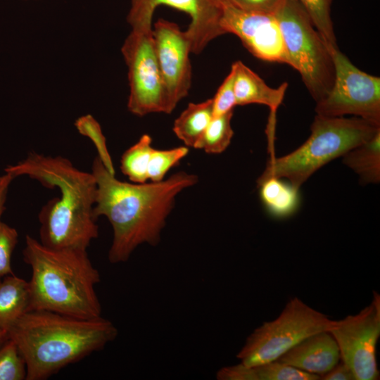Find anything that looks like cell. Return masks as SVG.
<instances>
[{
    "label": "cell",
    "instance_id": "cell-31",
    "mask_svg": "<svg viewBox=\"0 0 380 380\" xmlns=\"http://www.w3.org/2000/svg\"><path fill=\"white\" fill-rule=\"evenodd\" d=\"M15 178L13 175L8 172H5V174L0 176V218L5 210V202L8 186Z\"/></svg>",
    "mask_w": 380,
    "mask_h": 380
},
{
    "label": "cell",
    "instance_id": "cell-3",
    "mask_svg": "<svg viewBox=\"0 0 380 380\" xmlns=\"http://www.w3.org/2000/svg\"><path fill=\"white\" fill-rule=\"evenodd\" d=\"M26 365V380H44L115 339L118 329L102 317L81 319L30 310L8 330Z\"/></svg>",
    "mask_w": 380,
    "mask_h": 380
},
{
    "label": "cell",
    "instance_id": "cell-1",
    "mask_svg": "<svg viewBox=\"0 0 380 380\" xmlns=\"http://www.w3.org/2000/svg\"><path fill=\"white\" fill-rule=\"evenodd\" d=\"M91 173L96 182L94 217H106L113 231L108 251L113 264L127 261L143 243L157 245L177 196L198 181L195 175L182 171L157 182H122L98 157L93 161Z\"/></svg>",
    "mask_w": 380,
    "mask_h": 380
},
{
    "label": "cell",
    "instance_id": "cell-20",
    "mask_svg": "<svg viewBox=\"0 0 380 380\" xmlns=\"http://www.w3.org/2000/svg\"><path fill=\"white\" fill-rule=\"evenodd\" d=\"M343 163L359 176L362 184H376L380 180V131L371 139L350 150Z\"/></svg>",
    "mask_w": 380,
    "mask_h": 380
},
{
    "label": "cell",
    "instance_id": "cell-9",
    "mask_svg": "<svg viewBox=\"0 0 380 380\" xmlns=\"http://www.w3.org/2000/svg\"><path fill=\"white\" fill-rule=\"evenodd\" d=\"M121 51L128 69L127 108L134 115L170 113L154 49L152 28L132 29Z\"/></svg>",
    "mask_w": 380,
    "mask_h": 380
},
{
    "label": "cell",
    "instance_id": "cell-32",
    "mask_svg": "<svg viewBox=\"0 0 380 380\" xmlns=\"http://www.w3.org/2000/svg\"><path fill=\"white\" fill-rule=\"evenodd\" d=\"M8 338V333L6 330L0 329V346Z\"/></svg>",
    "mask_w": 380,
    "mask_h": 380
},
{
    "label": "cell",
    "instance_id": "cell-13",
    "mask_svg": "<svg viewBox=\"0 0 380 380\" xmlns=\"http://www.w3.org/2000/svg\"><path fill=\"white\" fill-rule=\"evenodd\" d=\"M166 5L188 14L186 30L191 41V53H200L215 38L225 34L220 26L221 8L213 0H131L127 22L132 29L152 28L156 8Z\"/></svg>",
    "mask_w": 380,
    "mask_h": 380
},
{
    "label": "cell",
    "instance_id": "cell-15",
    "mask_svg": "<svg viewBox=\"0 0 380 380\" xmlns=\"http://www.w3.org/2000/svg\"><path fill=\"white\" fill-rule=\"evenodd\" d=\"M234 74V94L236 106L252 103L262 104L276 113L281 104L288 83L284 82L277 88L268 86L255 72L240 61L231 67Z\"/></svg>",
    "mask_w": 380,
    "mask_h": 380
},
{
    "label": "cell",
    "instance_id": "cell-6",
    "mask_svg": "<svg viewBox=\"0 0 380 380\" xmlns=\"http://www.w3.org/2000/svg\"><path fill=\"white\" fill-rule=\"evenodd\" d=\"M274 14L280 27L288 65L299 72L318 103L329 94L334 82L331 53L297 0H281Z\"/></svg>",
    "mask_w": 380,
    "mask_h": 380
},
{
    "label": "cell",
    "instance_id": "cell-14",
    "mask_svg": "<svg viewBox=\"0 0 380 380\" xmlns=\"http://www.w3.org/2000/svg\"><path fill=\"white\" fill-rule=\"evenodd\" d=\"M340 360L336 341L329 331H324L305 338L277 360L321 377Z\"/></svg>",
    "mask_w": 380,
    "mask_h": 380
},
{
    "label": "cell",
    "instance_id": "cell-16",
    "mask_svg": "<svg viewBox=\"0 0 380 380\" xmlns=\"http://www.w3.org/2000/svg\"><path fill=\"white\" fill-rule=\"evenodd\" d=\"M216 377L220 380H318L319 375L310 374L278 360L246 366L241 363L221 368Z\"/></svg>",
    "mask_w": 380,
    "mask_h": 380
},
{
    "label": "cell",
    "instance_id": "cell-2",
    "mask_svg": "<svg viewBox=\"0 0 380 380\" xmlns=\"http://www.w3.org/2000/svg\"><path fill=\"white\" fill-rule=\"evenodd\" d=\"M4 171L15 177L27 175L44 186L59 189V196L43 205L38 215L42 244L52 248L87 249L98 237L93 215L96 182L91 172L77 169L64 157L34 152Z\"/></svg>",
    "mask_w": 380,
    "mask_h": 380
},
{
    "label": "cell",
    "instance_id": "cell-17",
    "mask_svg": "<svg viewBox=\"0 0 380 380\" xmlns=\"http://www.w3.org/2000/svg\"><path fill=\"white\" fill-rule=\"evenodd\" d=\"M29 283L14 274L0 279V329L7 330L30 311Z\"/></svg>",
    "mask_w": 380,
    "mask_h": 380
},
{
    "label": "cell",
    "instance_id": "cell-4",
    "mask_svg": "<svg viewBox=\"0 0 380 380\" xmlns=\"http://www.w3.org/2000/svg\"><path fill=\"white\" fill-rule=\"evenodd\" d=\"M23 255L32 270L30 311L47 310L81 319L101 317L95 291L101 275L87 249L52 248L27 235Z\"/></svg>",
    "mask_w": 380,
    "mask_h": 380
},
{
    "label": "cell",
    "instance_id": "cell-7",
    "mask_svg": "<svg viewBox=\"0 0 380 380\" xmlns=\"http://www.w3.org/2000/svg\"><path fill=\"white\" fill-rule=\"evenodd\" d=\"M334 323L300 298H291L277 318L264 322L247 337L236 357L249 367L277 360L305 338L329 331Z\"/></svg>",
    "mask_w": 380,
    "mask_h": 380
},
{
    "label": "cell",
    "instance_id": "cell-28",
    "mask_svg": "<svg viewBox=\"0 0 380 380\" xmlns=\"http://www.w3.org/2000/svg\"><path fill=\"white\" fill-rule=\"evenodd\" d=\"M234 84V74L231 69L217 89L215 95L212 98L213 117L232 112L236 106Z\"/></svg>",
    "mask_w": 380,
    "mask_h": 380
},
{
    "label": "cell",
    "instance_id": "cell-21",
    "mask_svg": "<svg viewBox=\"0 0 380 380\" xmlns=\"http://www.w3.org/2000/svg\"><path fill=\"white\" fill-rule=\"evenodd\" d=\"M153 149L151 137L143 134L122 155L120 170L133 183H144L148 179V167Z\"/></svg>",
    "mask_w": 380,
    "mask_h": 380
},
{
    "label": "cell",
    "instance_id": "cell-19",
    "mask_svg": "<svg viewBox=\"0 0 380 380\" xmlns=\"http://www.w3.org/2000/svg\"><path fill=\"white\" fill-rule=\"evenodd\" d=\"M260 198L267 211L277 217L292 215L299 204L298 188L280 178L272 177L258 183Z\"/></svg>",
    "mask_w": 380,
    "mask_h": 380
},
{
    "label": "cell",
    "instance_id": "cell-8",
    "mask_svg": "<svg viewBox=\"0 0 380 380\" xmlns=\"http://www.w3.org/2000/svg\"><path fill=\"white\" fill-rule=\"evenodd\" d=\"M331 53L334 82L329 94L316 103L317 115H353L380 126V77L358 69L339 49Z\"/></svg>",
    "mask_w": 380,
    "mask_h": 380
},
{
    "label": "cell",
    "instance_id": "cell-30",
    "mask_svg": "<svg viewBox=\"0 0 380 380\" xmlns=\"http://www.w3.org/2000/svg\"><path fill=\"white\" fill-rule=\"evenodd\" d=\"M323 380H355L348 366L342 361L338 362L330 371L321 376Z\"/></svg>",
    "mask_w": 380,
    "mask_h": 380
},
{
    "label": "cell",
    "instance_id": "cell-25",
    "mask_svg": "<svg viewBox=\"0 0 380 380\" xmlns=\"http://www.w3.org/2000/svg\"><path fill=\"white\" fill-rule=\"evenodd\" d=\"M25 360L16 344L8 338L0 346V380L26 379Z\"/></svg>",
    "mask_w": 380,
    "mask_h": 380
},
{
    "label": "cell",
    "instance_id": "cell-5",
    "mask_svg": "<svg viewBox=\"0 0 380 380\" xmlns=\"http://www.w3.org/2000/svg\"><path fill=\"white\" fill-rule=\"evenodd\" d=\"M309 138L295 151L271 157L257 184L275 177L287 179L299 187L318 169L371 139L380 126L359 117H324L316 115Z\"/></svg>",
    "mask_w": 380,
    "mask_h": 380
},
{
    "label": "cell",
    "instance_id": "cell-24",
    "mask_svg": "<svg viewBox=\"0 0 380 380\" xmlns=\"http://www.w3.org/2000/svg\"><path fill=\"white\" fill-rule=\"evenodd\" d=\"M77 132L90 139L95 146L98 156L105 168L112 175L115 171L106 145V139L99 122L90 114L79 117L75 122Z\"/></svg>",
    "mask_w": 380,
    "mask_h": 380
},
{
    "label": "cell",
    "instance_id": "cell-27",
    "mask_svg": "<svg viewBox=\"0 0 380 380\" xmlns=\"http://www.w3.org/2000/svg\"><path fill=\"white\" fill-rule=\"evenodd\" d=\"M18 237L15 228L0 221V279L13 274L11 260Z\"/></svg>",
    "mask_w": 380,
    "mask_h": 380
},
{
    "label": "cell",
    "instance_id": "cell-29",
    "mask_svg": "<svg viewBox=\"0 0 380 380\" xmlns=\"http://www.w3.org/2000/svg\"><path fill=\"white\" fill-rule=\"evenodd\" d=\"M217 6H229L250 11L274 13L281 0H213Z\"/></svg>",
    "mask_w": 380,
    "mask_h": 380
},
{
    "label": "cell",
    "instance_id": "cell-18",
    "mask_svg": "<svg viewBox=\"0 0 380 380\" xmlns=\"http://www.w3.org/2000/svg\"><path fill=\"white\" fill-rule=\"evenodd\" d=\"M213 118L212 99L190 103L175 120L173 131L186 146L195 148Z\"/></svg>",
    "mask_w": 380,
    "mask_h": 380
},
{
    "label": "cell",
    "instance_id": "cell-22",
    "mask_svg": "<svg viewBox=\"0 0 380 380\" xmlns=\"http://www.w3.org/2000/svg\"><path fill=\"white\" fill-rule=\"evenodd\" d=\"M232 115L233 111L213 117L195 148L213 154L225 151L234 135L231 125Z\"/></svg>",
    "mask_w": 380,
    "mask_h": 380
},
{
    "label": "cell",
    "instance_id": "cell-23",
    "mask_svg": "<svg viewBox=\"0 0 380 380\" xmlns=\"http://www.w3.org/2000/svg\"><path fill=\"white\" fill-rule=\"evenodd\" d=\"M306 11L330 53L338 49L331 16L334 0H297Z\"/></svg>",
    "mask_w": 380,
    "mask_h": 380
},
{
    "label": "cell",
    "instance_id": "cell-10",
    "mask_svg": "<svg viewBox=\"0 0 380 380\" xmlns=\"http://www.w3.org/2000/svg\"><path fill=\"white\" fill-rule=\"evenodd\" d=\"M337 343L341 361L355 380H376L379 372L376 347L380 335V295L374 291L371 303L355 315L335 320L329 331Z\"/></svg>",
    "mask_w": 380,
    "mask_h": 380
},
{
    "label": "cell",
    "instance_id": "cell-26",
    "mask_svg": "<svg viewBox=\"0 0 380 380\" xmlns=\"http://www.w3.org/2000/svg\"><path fill=\"white\" fill-rule=\"evenodd\" d=\"M189 153L187 146H179L167 150L153 148L148 167V178L157 182L164 179L167 172Z\"/></svg>",
    "mask_w": 380,
    "mask_h": 380
},
{
    "label": "cell",
    "instance_id": "cell-11",
    "mask_svg": "<svg viewBox=\"0 0 380 380\" xmlns=\"http://www.w3.org/2000/svg\"><path fill=\"white\" fill-rule=\"evenodd\" d=\"M154 49L163 77L170 113L189 93L191 83V41L178 25L159 19L152 29Z\"/></svg>",
    "mask_w": 380,
    "mask_h": 380
},
{
    "label": "cell",
    "instance_id": "cell-12",
    "mask_svg": "<svg viewBox=\"0 0 380 380\" xmlns=\"http://www.w3.org/2000/svg\"><path fill=\"white\" fill-rule=\"evenodd\" d=\"M220 26L237 36L246 49L258 59L288 65L278 20L274 13L250 11L221 6Z\"/></svg>",
    "mask_w": 380,
    "mask_h": 380
}]
</instances>
